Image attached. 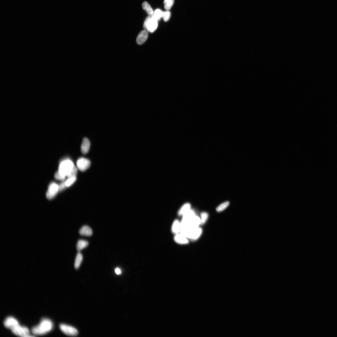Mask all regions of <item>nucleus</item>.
I'll list each match as a JSON object with an SVG mask.
<instances>
[{"label": "nucleus", "instance_id": "nucleus-8", "mask_svg": "<svg viewBox=\"0 0 337 337\" xmlns=\"http://www.w3.org/2000/svg\"><path fill=\"white\" fill-rule=\"evenodd\" d=\"M4 324L6 328L11 330L19 324L18 320L14 317L10 316L5 319Z\"/></svg>", "mask_w": 337, "mask_h": 337}, {"label": "nucleus", "instance_id": "nucleus-21", "mask_svg": "<svg viewBox=\"0 0 337 337\" xmlns=\"http://www.w3.org/2000/svg\"><path fill=\"white\" fill-rule=\"evenodd\" d=\"M174 0H164V7L167 10H169L174 4Z\"/></svg>", "mask_w": 337, "mask_h": 337}, {"label": "nucleus", "instance_id": "nucleus-4", "mask_svg": "<svg viewBox=\"0 0 337 337\" xmlns=\"http://www.w3.org/2000/svg\"><path fill=\"white\" fill-rule=\"evenodd\" d=\"M157 21L152 18L151 16H149L145 20L143 27L147 31L151 33L154 32L158 27Z\"/></svg>", "mask_w": 337, "mask_h": 337}, {"label": "nucleus", "instance_id": "nucleus-19", "mask_svg": "<svg viewBox=\"0 0 337 337\" xmlns=\"http://www.w3.org/2000/svg\"><path fill=\"white\" fill-rule=\"evenodd\" d=\"M163 12L160 9H157L154 12L151 17L158 21L161 18H162Z\"/></svg>", "mask_w": 337, "mask_h": 337}, {"label": "nucleus", "instance_id": "nucleus-14", "mask_svg": "<svg viewBox=\"0 0 337 337\" xmlns=\"http://www.w3.org/2000/svg\"><path fill=\"white\" fill-rule=\"evenodd\" d=\"M191 210V205L189 203L184 204L180 208L178 212V214L180 216H183Z\"/></svg>", "mask_w": 337, "mask_h": 337}, {"label": "nucleus", "instance_id": "nucleus-16", "mask_svg": "<svg viewBox=\"0 0 337 337\" xmlns=\"http://www.w3.org/2000/svg\"><path fill=\"white\" fill-rule=\"evenodd\" d=\"M181 229V223L178 220L174 221L172 227V232L176 234H179L180 233Z\"/></svg>", "mask_w": 337, "mask_h": 337}, {"label": "nucleus", "instance_id": "nucleus-7", "mask_svg": "<svg viewBox=\"0 0 337 337\" xmlns=\"http://www.w3.org/2000/svg\"><path fill=\"white\" fill-rule=\"evenodd\" d=\"M59 190V186L57 184L52 183L48 187V191L46 194V197L49 200L52 199L57 194Z\"/></svg>", "mask_w": 337, "mask_h": 337}, {"label": "nucleus", "instance_id": "nucleus-1", "mask_svg": "<svg viewBox=\"0 0 337 337\" xmlns=\"http://www.w3.org/2000/svg\"><path fill=\"white\" fill-rule=\"evenodd\" d=\"M53 327V323L50 320L44 318L41 320L38 325L33 328L31 331L34 335H42L51 331Z\"/></svg>", "mask_w": 337, "mask_h": 337}, {"label": "nucleus", "instance_id": "nucleus-10", "mask_svg": "<svg viewBox=\"0 0 337 337\" xmlns=\"http://www.w3.org/2000/svg\"><path fill=\"white\" fill-rule=\"evenodd\" d=\"M90 143L88 138H84L81 145V150L82 154H85L88 153L90 150Z\"/></svg>", "mask_w": 337, "mask_h": 337}, {"label": "nucleus", "instance_id": "nucleus-28", "mask_svg": "<svg viewBox=\"0 0 337 337\" xmlns=\"http://www.w3.org/2000/svg\"><path fill=\"white\" fill-rule=\"evenodd\" d=\"M115 272L117 275H120L121 273V269L119 267H117L115 269Z\"/></svg>", "mask_w": 337, "mask_h": 337}, {"label": "nucleus", "instance_id": "nucleus-15", "mask_svg": "<svg viewBox=\"0 0 337 337\" xmlns=\"http://www.w3.org/2000/svg\"><path fill=\"white\" fill-rule=\"evenodd\" d=\"M89 243L87 241L84 240H78L76 248L78 251L80 252L82 250L85 248L88 245Z\"/></svg>", "mask_w": 337, "mask_h": 337}, {"label": "nucleus", "instance_id": "nucleus-5", "mask_svg": "<svg viewBox=\"0 0 337 337\" xmlns=\"http://www.w3.org/2000/svg\"><path fill=\"white\" fill-rule=\"evenodd\" d=\"M59 328L63 332L67 335L75 336L78 334V330L73 326L61 324L59 325Z\"/></svg>", "mask_w": 337, "mask_h": 337}, {"label": "nucleus", "instance_id": "nucleus-20", "mask_svg": "<svg viewBox=\"0 0 337 337\" xmlns=\"http://www.w3.org/2000/svg\"><path fill=\"white\" fill-rule=\"evenodd\" d=\"M230 204V203L229 201H226L224 203L221 204L220 205L218 206L216 209V211L218 212H221L225 210L226 208L228 207Z\"/></svg>", "mask_w": 337, "mask_h": 337}, {"label": "nucleus", "instance_id": "nucleus-23", "mask_svg": "<svg viewBox=\"0 0 337 337\" xmlns=\"http://www.w3.org/2000/svg\"><path fill=\"white\" fill-rule=\"evenodd\" d=\"M170 16L171 13L169 11H167L163 12L162 18L164 21L165 22H167L169 20L170 17Z\"/></svg>", "mask_w": 337, "mask_h": 337}, {"label": "nucleus", "instance_id": "nucleus-18", "mask_svg": "<svg viewBox=\"0 0 337 337\" xmlns=\"http://www.w3.org/2000/svg\"><path fill=\"white\" fill-rule=\"evenodd\" d=\"M142 6H143V9L147 12L149 15L151 16L154 13L153 10L147 2H144L142 5Z\"/></svg>", "mask_w": 337, "mask_h": 337}, {"label": "nucleus", "instance_id": "nucleus-2", "mask_svg": "<svg viewBox=\"0 0 337 337\" xmlns=\"http://www.w3.org/2000/svg\"><path fill=\"white\" fill-rule=\"evenodd\" d=\"M74 166L73 162L69 159H66L61 162L58 172L62 176L66 178L70 174Z\"/></svg>", "mask_w": 337, "mask_h": 337}, {"label": "nucleus", "instance_id": "nucleus-27", "mask_svg": "<svg viewBox=\"0 0 337 337\" xmlns=\"http://www.w3.org/2000/svg\"><path fill=\"white\" fill-rule=\"evenodd\" d=\"M66 187L65 184V181L64 182L61 183L60 185L59 186V190H62L64 189Z\"/></svg>", "mask_w": 337, "mask_h": 337}, {"label": "nucleus", "instance_id": "nucleus-13", "mask_svg": "<svg viewBox=\"0 0 337 337\" xmlns=\"http://www.w3.org/2000/svg\"><path fill=\"white\" fill-rule=\"evenodd\" d=\"M202 233V230L200 228L194 230L192 231L190 239L196 240L198 238Z\"/></svg>", "mask_w": 337, "mask_h": 337}, {"label": "nucleus", "instance_id": "nucleus-26", "mask_svg": "<svg viewBox=\"0 0 337 337\" xmlns=\"http://www.w3.org/2000/svg\"><path fill=\"white\" fill-rule=\"evenodd\" d=\"M55 178L56 179L59 180H64L65 179V177H62L61 175L59 174L58 172H56L55 174Z\"/></svg>", "mask_w": 337, "mask_h": 337}, {"label": "nucleus", "instance_id": "nucleus-12", "mask_svg": "<svg viewBox=\"0 0 337 337\" xmlns=\"http://www.w3.org/2000/svg\"><path fill=\"white\" fill-rule=\"evenodd\" d=\"M175 242L180 244H186L188 243L187 238L181 234H176L174 237Z\"/></svg>", "mask_w": 337, "mask_h": 337}, {"label": "nucleus", "instance_id": "nucleus-22", "mask_svg": "<svg viewBox=\"0 0 337 337\" xmlns=\"http://www.w3.org/2000/svg\"><path fill=\"white\" fill-rule=\"evenodd\" d=\"M77 177L76 176L68 178V179L65 181V184L66 187H69L71 186L76 180Z\"/></svg>", "mask_w": 337, "mask_h": 337}, {"label": "nucleus", "instance_id": "nucleus-17", "mask_svg": "<svg viewBox=\"0 0 337 337\" xmlns=\"http://www.w3.org/2000/svg\"><path fill=\"white\" fill-rule=\"evenodd\" d=\"M82 260L83 256L82 254L78 252L76 257L74 267L76 269H78L80 267Z\"/></svg>", "mask_w": 337, "mask_h": 337}, {"label": "nucleus", "instance_id": "nucleus-6", "mask_svg": "<svg viewBox=\"0 0 337 337\" xmlns=\"http://www.w3.org/2000/svg\"><path fill=\"white\" fill-rule=\"evenodd\" d=\"M90 161L87 158L82 157L79 158L77 161V167L79 170L84 171L87 170L91 166Z\"/></svg>", "mask_w": 337, "mask_h": 337}, {"label": "nucleus", "instance_id": "nucleus-11", "mask_svg": "<svg viewBox=\"0 0 337 337\" xmlns=\"http://www.w3.org/2000/svg\"><path fill=\"white\" fill-rule=\"evenodd\" d=\"M79 233L82 236H90L92 235V231L90 227L85 226L82 227Z\"/></svg>", "mask_w": 337, "mask_h": 337}, {"label": "nucleus", "instance_id": "nucleus-25", "mask_svg": "<svg viewBox=\"0 0 337 337\" xmlns=\"http://www.w3.org/2000/svg\"><path fill=\"white\" fill-rule=\"evenodd\" d=\"M78 171V168L76 167L75 166H74L73 169H72V170L71 172L68 175V177L69 178L76 176V175L77 174Z\"/></svg>", "mask_w": 337, "mask_h": 337}, {"label": "nucleus", "instance_id": "nucleus-24", "mask_svg": "<svg viewBox=\"0 0 337 337\" xmlns=\"http://www.w3.org/2000/svg\"><path fill=\"white\" fill-rule=\"evenodd\" d=\"M201 224H204L208 220V214L206 212H204L201 213Z\"/></svg>", "mask_w": 337, "mask_h": 337}, {"label": "nucleus", "instance_id": "nucleus-3", "mask_svg": "<svg viewBox=\"0 0 337 337\" xmlns=\"http://www.w3.org/2000/svg\"><path fill=\"white\" fill-rule=\"evenodd\" d=\"M14 334L21 337H28L33 336L30 335L29 329L27 327L22 326L19 324L11 330Z\"/></svg>", "mask_w": 337, "mask_h": 337}, {"label": "nucleus", "instance_id": "nucleus-9", "mask_svg": "<svg viewBox=\"0 0 337 337\" xmlns=\"http://www.w3.org/2000/svg\"><path fill=\"white\" fill-rule=\"evenodd\" d=\"M148 34L147 31L144 30L141 31L138 34L137 39V44L141 45L146 41L148 37Z\"/></svg>", "mask_w": 337, "mask_h": 337}]
</instances>
